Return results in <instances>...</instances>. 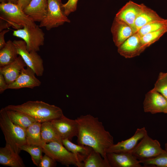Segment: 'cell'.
<instances>
[{
	"mask_svg": "<svg viewBox=\"0 0 167 167\" xmlns=\"http://www.w3.org/2000/svg\"><path fill=\"white\" fill-rule=\"evenodd\" d=\"M43 152L62 164L69 166L73 165L78 167H83V163L76 156L68 151L62 143L53 142L45 143L42 147Z\"/></svg>",
	"mask_w": 167,
	"mask_h": 167,
	"instance_id": "5b68a950",
	"label": "cell"
},
{
	"mask_svg": "<svg viewBox=\"0 0 167 167\" xmlns=\"http://www.w3.org/2000/svg\"><path fill=\"white\" fill-rule=\"evenodd\" d=\"M153 89L167 100V72H160Z\"/></svg>",
	"mask_w": 167,
	"mask_h": 167,
	"instance_id": "1f68e13d",
	"label": "cell"
},
{
	"mask_svg": "<svg viewBox=\"0 0 167 167\" xmlns=\"http://www.w3.org/2000/svg\"><path fill=\"white\" fill-rule=\"evenodd\" d=\"M144 5L143 3L139 4L130 1L119 10L115 17L129 25L135 33L136 32L135 26V21Z\"/></svg>",
	"mask_w": 167,
	"mask_h": 167,
	"instance_id": "7c38bea8",
	"label": "cell"
},
{
	"mask_svg": "<svg viewBox=\"0 0 167 167\" xmlns=\"http://www.w3.org/2000/svg\"><path fill=\"white\" fill-rule=\"evenodd\" d=\"M166 19L160 16L156 11L145 5L135 21V26L136 32H137L141 28L148 23Z\"/></svg>",
	"mask_w": 167,
	"mask_h": 167,
	"instance_id": "44dd1931",
	"label": "cell"
},
{
	"mask_svg": "<svg viewBox=\"0 0 167 167\" xmlns=\"http://www.w3.org/2000/svg\"><path fill=\"white\" fill-rule=\"evenodd\" d=\"M62 143L68 151L74 154L82 162H83L93 149L88 146L75 144L68 139H62Z\"/></svg>",
	"mask_w": 167,
	"mask_h": 167,
	"instance_id": "cb8c5ba5",
	"label": "cell"
},
{
	"mask_svg": "<svg viewBox=\"0 0 167 167\" xmlns=\"http://www.w3.org/2000/svg\"><path fill=\"white\" fill-rule=\"evenodd\" d=\"M56 165V161L48 155L45 154L43 156L38 167H53Z\"/></svg>",
	"mask_w": 167,
	"mask_h": 167,
	"instance_id": "836d02e7",
	"label": "cell"
},
{
	"mask_svg": "<svg viewBox=\"0 0 167 167\" xmlns=\"http://www.w3.org/2000/svg\"><path fill=\"white\" fill-rule=\"evenodd\" d=\"M6 1L7 2H10L15 4H17V0H6Z\"/></svg>",
	"mask_w": 167,
	"mask_h": 167,
	"instance_id": "f35d334b",
	"label": "cell"
},
{
	"mask_svg": "<svg viewBox=\"0 0 167 167\" xmlns=\"http://www.w3.org/2000/svg\"><path fill=\"white\" fill-rule=\"evenodd\" d=\"M5 108L25 113L41 123L51 121L63 115L60 108L42 101H28L21 105H9Z\"/></svg>",
	"mask_w": 167,
	"mask_h": 167,
	"instance_id": "7a4b0ae2",
	"label": "cell"
},
{
	"mask_svg": "<svg viewBox=\"0 0 167 167\" xmlns=\"http://www.w3.org/2000/svg\"><path fill=\"white\" fill-rule=\"evenodd\" d=\"M78 0H68L65 3L63 4V7L65 14L68 16L71 13L76 10Z\"/></svg>",
	"mask_w": 167,
	"mask_h": 167,
	"instance_id": "d6a6232c",
	"label": "cell"
},
{
	"mask_svg": "<svg viewBox=\"0 0 167 167\" xmlns=\"http://www.w3.org/2000/svg\"><path fill=\"white\" fill-rule=\"evenodd\" d=\"M41 135L42 139L45 143L53 142L62 143V139L58 133L51 121L41 123Z\"/></svg>",
	"mask_w": 167,
	"mask_h": 167,
	"instance_id": "d4e9b609",
	"label": "cell"
},
{
	"mask_svg": "<svg viewBox=\"0 0 167 167\" xmlns=\"http://www.w3.org/2000/svg\"><path fill=\"white\" fill-rule=\"evenodd\" d=\"M41 123L36 122L26 129L25 137L27 144L42 147L45 144L41 137Z\"/></svg>",
	"mask_w": 167,
	"mask_h": 167,
	"instance_id": "7402d4cb",
	"label": "cell"
},
{
	"mask_svg": "<svg viewBox=\"0 0 167 167\" xmlns=\"http://www.w3.org/2000/svg\"><path fill=\"white\" fill-rule=\"evenodd\" d=\"M165 150L167 152V143L165 144Z\"/></svg>",
	"mask_w": 167,
	"mask_h": 167,
	"instance_id": "60d3db41",
	"label": "cell"
},
{
	"mask_svg": "<svg viewBox=\"0 0 167 167\" xmlns=\"http://www.w3.org/2000/svg\"><path fill=\"white\" fill-rule=\"evenodd\" d=\"M113 41L117 47L134 33L131 27L123 21L115 17L111 28Z\"/></svg>",
	"mask_w": 167,
	"mask_h": 167,
	"instance_id": "e0dca14e",
	"label": "cell"
},
{
	"mask_svg": "<svg viewBox=\"0 0 167 167\" xmlns=\"http://www.w3.org/2000/svg\"><path fill=\"white\" fill-rule=\"evenodd\" d=\"M165 151L161 148L159 142L152 139L147 133L131 153L136 159L140 161L154 157Z\"/></svg>",
	"mask_w": 167,
	"mask_h": 167,
	"instance_id": "ba28073f",
	"label": "cell"
},
{
	"mask_svg": "<svg viewBox=\"0 0 167 167\" xmlns=\"http://www.w3.org/2000/svg\"><path fill=\"white\" fill-rule=\"evenodd\" d=\"M83 163V167H110L108 161L93 149Z\"/></svg>",
	"mask_w": 167,
	"mask_h": 167,
	"instance_id": "4316f807",
	"label": "cell"
},
{
	"mask_svg": "<svg viewBox=\"0 0 167 167\" xmlns=\"http://www.w3.org/2000/svg\"><path fill=\"white\" fill-rule=\"evenodd\" d=\"M167 32V27L157 31L147 34L140 37V41L145 49L158 41Z\"/></svg>",
	"mask_w": 167,
	"mask_h": 167,
	"instance_id": "83f0119b",
	"label": "cell"
},
{
	"mask_svg": "<svg viewBox=\"0 0 167 167\" xmlns=\"http://www.w3.org/2000/svg\"><path fill=\"white\" fill-rule=\"evenodd\" d=\"M48 7L46 15L40 22V27L49 31L58 27L70 20L65 14L61 0H47Z\"/></svg>",
	"mask_w": 167,
	"mask_h": 167,
	"instance_id": "8992f818",
	"label": "cell"
},
{
	"mask_svg": "<svg viewBox=\"0 0 167 167\" xmlns=\"http://www.w3.org/2000/svg\"><path fill=\"white\" fill-rule=\"evenodd\" d=\"M0 127L4 136L5 146L19 154L20 147L27 144L26 129L11 120L5 108H2L0 111Z\"/></svg>",
	"mask_w": 167,
	"mask_h": 167,
	"instance_id": "3957f363",
	"label": "cell"
},
{
	"mask_svg": "<svg viewBox=\"0 0 167 167\" xmlns=\"http://www.w3.org/2000/svg\"><path fill=\"white\" fill-rule=\"evenodd\" d=\"M17 4L23 10L29 4L32 0H17Z\"/></svg>",
	"mask_w": 167,
	"mask_h": 167,
	"instance_id": "8d00e7d4",
	"label": "cell"
},
{
	"mask_svg": "<svg viewBox=\"0 0 167 167\" xmlns=\"http://www.w3.org/2000/svg\"><path fill=\"white\" fill-rule=\"evenodd\" d=\"M75 119L78 125V144L91 147L107 161L106 151L114 144L113 138L105 129L102 122L89 114Z\"/></svg>",
	"mask_w": 167,
	"mask_h": 167,
	"instance_id": "6da1fadb",
	"label": "cell"
},
{
	"mask_svg": "<svg viewBox=\"0 0 167 167\" xmlns=\"http://www.w3.org/2000/svg\"><path fill=\"white\" fill-rule=\"evenodd\" d=\"M11 27L9 24L5 20L0 19V32H1L4 29L8 28Z\"/></svg>",
	"mask_w": 167,
	"mask_h": 167,
	"instance_id": "74e56055",
	"label": "cell"
},
{
	"mask_svg": "<svg viewBox=\"0 0 167 167\" xmlns=\"http://www.w3.org/2000/svg\"><path fill=\"white\" fill-rule=\"evenodd\" d=\"M167 27V19L156 21L148 23L141 28L137 32L140 37L147 34Z\"/></svg>",
	"mask_w": 167,
	"mask_h": 167,
	"instance_id": "f546056e",
	"label": "cell"
},
{
	"mask_svg": "<svg viewBox=\"0 0 167 167\" xmlns=\"http://www.w3.org/2000/svg\"><path fill=\"white\" fill-rule=\"evenodd\" d=\"M27 66L19 55L13 62L0 67V73L3 75L8 85L15 81L19 76L22 69Z\"/></svg>",
	"mask_w": 167,
	"mask_h": 167,
	"instance_id": "ac0fdd59",
	"label": "cell"
},
{
	"mask_svg": "<svg viewBox=\"0 0 167 167\" xmlns=\"http://www.w3.org/2000/svg\"><path fill=\"white\" fill-rule=\"evenodd\" d=\"M107 161L110 167H141L139 161L131 153L108 152Z\"/></svg>",
	"mask_w": 167,
	"mask_h": 167,
	"instance_id": "2e32d148",
	"label": "cell"
},
{
	"mask_svg": "<svg viewBox=\"0 0 167 167\" xmlns=\"http://www.w3.org/2000/svg\"><path fill=\"white\" fill-rule=\"evenodd\" d=\"M33 71L29 67L23 68L17 78L8 85L7 89H19L23 88L32 89L39 87L41 82L35 76Z\"/></svg>",
	"mask_w": 167,
	"mask_h": 167,
	"instance_id": "5bb4252c",
	"label": "cell"
},
{
	"mask_svg": "<svg viewBox=\"0 0 167 167\" xmlns=\"http://www.w3.org/2000/svg\"><path fill=\"white\" fill-rule=\"evenodd\" d=\"M145 167H167V152L165 151L159 155L151 158L139 161Z\"/></svg>",
	"mask_w": 167,
	"mask_h": 167,
	"instance_id": "4dcf8cb0",
	"label": "cell"
},
{
	"mask_svg": "<svg viewBox=\"0 0 167 167\" xmlns=\"http://www.w3.org/2000/svg\"><path fill=\"white\" fill-rule=\"evenodd\" d=\"M147 133L145 127L138 128L134 135L130 138L118 142L116 144H113L107 150V153H131L138 142Z\"/></svg>",
	"mask_w": 167,
	"mask_h": 167,
	"instance_id": "4fadbf2b",
	"label": "cell"
},
{
	"mask_svg": "<svg viewBox=\"0 0 167 167\" xmlns=\"http://www.w3.org/2000/svg\"><path fill=\"white\" fill-rule=\"evenodd\" d=\"M51 122L62 140L68 139L71 140L73 137L77 136L78 125L75 119H69L63 115Z\"/></svg>",
	"mask_w": 167,
	"mask_h": 167,
	"instance_id": "8fae6325",
	"label": "cell"
},
{
	"mask_svg": "<svg viewBox=\"0 0 167 167\" xmlns=\"http://www.w3.org/2000/svg\"><path fill=\"white\" fill-rule=\"evenodd\" d=\"M0 19L5 20L10 26L17 29L25 26L34 27L37 25L17 4L10 2L0 3Z\"/></svg>",
	"mask_w": 167,
	"mask_h": 167,
	"instance_id": "277c9868",
	"label": "cell"
},
{
	"mask_svg": "<svg viewBox=\"0 0 167 167\" xmlns=\"http://www.w3.org/2000/svg\"><path fill=\"white\" fill-rule=\"evenodd\" d=\"M143 105L144 112L152 114L167 110V100L153 88L146 94Z\"/></svg>",
	"mask_w": 167,
	"mask_h": 167,
	"instance_id": "30bf717a",
	"label": "cell"
},
{
	"mask_svg": "<svg viewBox=\"0 0 167 167\" xmlns=\"http://www.w3.org/2000/svg\"><path fill=\"white\" fill-rule=\"evenodd\" d=\"M48 6L47 0H32L23 11L35 22H40L46 15Z\"/></svg>",
	"mask_w": 167,
	"mask_h": 167,
	"instance_id": "d6986e66",
	"label": "cell"
},
{
	"mask_svg": "<svg viewBox=\"0 0 167 167\" xmlns=\"http://www.w3.org/2000/svg\"><path fill=\"white\" fill-rule=\"evenodd\" d=\"M0 164L11 167H25L19 154L6 146L0 148Z\"/></svg>",
	"mask_w": 167,
	"mask_h": 167,
	"instance_id": "ffe728a7",
	"label": "cell"
},
{
	"mask_svg": "<svg viewBox=\"0 0 167 167\" xmlns=\"http://www.w3.org/2000/svg\"><path fill=\"white\" fill-rule=\"evenodd\" d=\"M13 41L18 55L21 57L27 66L32 69L37 76H42L44 71L43 61L37 52L28 51L23 40H15Z\"/></svg>",
	"mask_w": 167,
	"mask_h": 167,
	"instance_id": "9c48e42d",
	"label": "cell"
},
{
	"mask_svg": "<svg viewBox=\"0 0 167 167\" xmlns=\"http://www.w3.org/2000/svg\"><path fill=\"white\" fill-rule=\"evenodd\" d=\"M5 109L11 120L15 124L25 129H26L34 122H36L33 118L24 113Z\"/></svg>",
	"mask_w": 167,
	"mask_h": 167,
	"instance_id": "484cf974",
	"label": "cell"
},
{
	"mask_svg": "<svg viewBox=\"0 0 167 167\" xmlns=\"http://www.w3.org/2000/svg\"><path fill=\"white\" fill-rule=\"evenodd\" d=\"M0 2L1 3L7 2L6 0H0Z\"/></svg>",
	"mask_w": 167,
	"mask_h": 167,
	"instance_id": "ab89813d",
	"label": "cell"
},
{
	"mask_svg": "<svg viewBox=\"0 0 167 167\" xmlns=\"http://www.w3.org/2000/svg\"><path fill=\"white\" fill-rule=\"evenodd\" d=\"M18 55L13 41L9 40L5 46L0 49V67L9 64L15 61Z\"/></svg>",
	"mask_w": 167,
	"mask_h": 167,
	"instance_id": "603a6c76",
	"label": "cell"
},
{
	"mask_svg": "<svg viewBox=\"0 0 167 167\" xmlns=\"http://www.w3.org/2000/svg\"><path fill=\"white\" fill-rule=\"evenodd\" d=\"M8 84L6 83L3 75L0 73V93L2 94L7 89Z\"/></svg>",
	"mask_w": 167,
	"mask_h": 167,
	"instance_id": "e575fe53",
	"label": "cell"
},
{
	"mask_svg": "<svg viewBox=\"0 0 167 167\" xmlns=\"http://www.w3.org/2000/svg\"><path fill=\"white\" fill-rule=\"evenodd\" d=\"M165 113H167V110L165 111Z\"/></svg>",
	"mask_w": 167,
	"mask_h": 167,
	"instance_id": "b9f144b4",
	"label": "cell"
},
{
	"mask_svg": "<svg viewBox=\"0 0 167 167\" xmlns=\"http://www.w3.org/2000/svg\"><path fill=\"white\" fill-rule=\"evenodd\" d=\"M118 48V52L126 58L139 56L145 50L137 32L128 38Z\"/></svg>",
	"mask_w": 167,
	"mask_h": 167,
	"instance_id": "9a60e30c",
	"label": "cell"
},
{
	"mask_svg": "<svg viewBox=\"0 0 167 167\" xmlns=\"http://www.w3.org/2000/svg\"><path fill=\"white\" fill-rule=\"evenodd\" d=\"M21 151H25L30 155L33 163L38 166L43 156L42 147L35 145L25 144L20 147Z\"/></svg>",
	"mask_w": 167,
	"mask_h": 167,
	"instance_id": "f1b7e54d",
	"label": "cell"
},
{
	"mask_svg": "<svg viewBox=\"0 0 167 167\" xmlns=\"http://www.w3.org/2000/svg\"><path fill=\"white\" fill-rule=\"evenodd\" d=\"M9 31V29L4 30L0 32V49L3 48L6 45V42L4 39V35Z\"/></svg>",
	"mask_w": 167,
	"mask_h": 167,
	"instance_id": "d590c367",
	"label": "cell"
},
{
	"mask_svg": "<svg viewBox=\"0 0 167 167\" xmlns=\"http://www.w3.org/2000/svg\"><path fill=\"white\" fill-rule=\"evenodd\" d=\"M39 25L34 27L24 26L23 28L14 30L13 35L21 38L25 42L27 50L37 52L40 47L44 45L45 33Z\"/></svg>",
	"mask_w": 167,
	"mask_h": 167,
	"instance_id": "52a82bcc",
	"label": "cell"
}]
</instances>
